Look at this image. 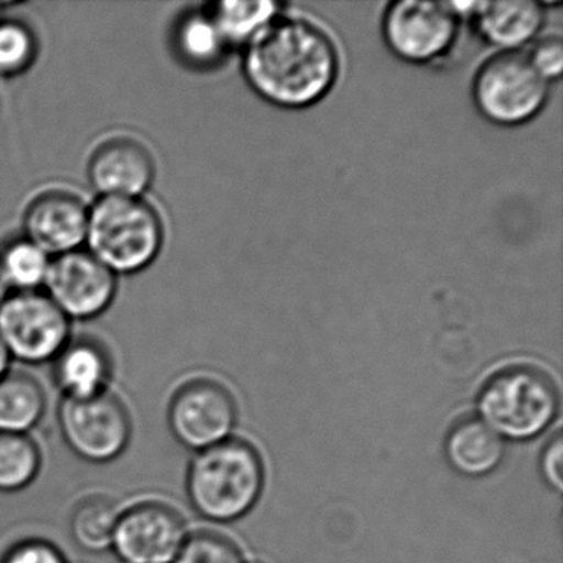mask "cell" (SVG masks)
<instances>
[{
  "label": "cell",
  "mask_w": 563,
  "mask_h": 563,
  "mask_svg": "<svg viewBox=\"0 0 563 563\" xmlns=\"http://www.w3.org/2000/svg\"><path fill=\"white\" fill-rule=\"evenodd\" d=\"M243 70L260 97L299 110L318 103L334 87L339 55L318 25L278 18L249 42Z\"/></svg>",
  "instance_id": "obj_1"
},
{
  "label": "cell",
  "mask_w": 563,
  "mask_h": 563,
  "mask_svg": "<svg viewBox=\"0 0 563 563\" xmlns=\"http://www.w3.org/2000/svg\"><path fill=\"white\" fill-rule=\"evenodd\" d=\"M265 476L258 450L249 441L230 438L194 453L186 473L187 500L209 522H235L262 499Z\"/></svg>",
  "instance_id": "obj_2"
},
{
  "label": "cell",
  "mask_w": 563,
  "mask_h": 563,
  "mask_svg": "<svg viewBox=\"0 0 563 563\" xmlns=\"http://www.w3.org/2000/svg\"><path fill=\"white\" fill-rule=\"evenodd\" d=\"M164 236L163 219L144 197H98L90 206L85 249L120 278L154 265Z\"/></svg>",
  "instance_id": "obj_3"
},
{
  "label": "cell",
  "mask_w": 563,
  "mask_h": 563,
  "mask_svg": "<svg viewBox=\"0 0 563 563\" xmlns=\"http://www.w3.org/2000/svg\"><path fill=\"white\" fill-rule=\"evenodd\" d=\"M476 408L497 437L522 443L545 433L559 417V388L542 368L510 365L484 382Z\"/></svg>",
  "instance_id": "obj_4"
},
{
  "label": "cell",
  "mask_w": 563,
  "mask_h": 563,
  "mask_svg": "<svg viewBox=\"0 0 563 563\" xmlns=\"http://www.w3.org/2000/svg\"><path fill=\"white\" fill-rule=\"evenodd\" d=\"M57 424L68 450L88 464L120 460L134 437L130 405L114 390L88 400H65L57 410Z\"/></svg>",
  "instance_id": "obj_5"
},
{
  "label": "cell",
  "mask_w": 563,
  "mask_h": 563,
  "mask_svg": "<svg viewBox=\"0 0 563 563\" xmlns=\"http://www.w3.org/2000/svg\"><path fill=\"white\" fill-rule=\"evenodd\" d=\"M549 87L527 55L503 52L479 68L473 95L487 120L500 126H519L540 113L549 100Z\"/></svg>",
  "instance_id": "obj_6"
},
{
  "label": "cell",
  "mask_w": 563,
  "mask_h": 563,
  "mask_svg": "<svg viewBox=\"0 0 563 563\" xmlns=\"http://www.w3.org/2000/svg\"><path fill=\"white\" fill-rule=\"evenodd\" d=\"M189 532L186 517L173 503L136 497L121 506L111 552L121 563H174Z\"/></svg>",
  "instance_id": "obj_7"
},
{
  "label": "cell",
  "mask_w": 563,
  "mask_h": 563,
  "mask_svg": "<svg viewBox=\"0 0 563 563\" xmlns=\"http://www.w3.org/2000/svg\"><path fill=\"white\" fill-rule=\"evenodd\" d=\"M166 418L174 440L199 453L232 438L239 407L222 382L196 377L177 385L167 404Z\"/></svg>",
  "instance_id": "obj_8"
},
{
  "label": "cell",
  "mask_w": 563,
  "mask_h": 563,
  "mask_svg": "<svg viewBox=\"0 0 563 563\" xmlns=\"http://www.w3.org/2000/svg\"><path fill=\"white\" fill-rule=\"evenodd\" d=\"M71 338L70 319L44 291L12 292L0 306V339L12 361L52 364Z\"/></svg>",
  "instance_id": "obj_9"
},
{
  "label": "cell",
  "mask_w": 563,
  "mask_h": 563,
  "mask_svg": "<svg viewBox=\"0 0 563 563\" xmlns=\"http://www.w3.org/2000/svg\"><path fill=\"white\" fill-rule=\"evenodd\" d=\"M120 278L87 249L52 258L42 291L70 321H93L113 306Z\"/></svg>",
  "instance_id": "obj_10"
},
{
  "label": "cell",
  "mask_w": 563,
  "mask_h": 563,
  "mask_svg": "<svg viewBox=\"0 0 563 563\" xmlns=\"http://www.w3.org/2000/svg\"><path fill=\"white\" fill-rule=\"evenodd\" d=\"M457 21L451 4L401 0L385 12V42L401 60L430 64L453 47Z\"/></svg>",
  "instance_id": "obj_11"
},
{
  "label": "cell",
  "mask_w": 563,
  "mask_h": 563,
  "mask_svg": "<svg viewBox=\"0 0 563 563\" xmlns=\"http://www.w3.org/2000/svg\"><path fill=\"white\" fill-rule=\"evenodd\" d=\"M90 203L74 190L48 189L27 203L24 233L52 258L85 249Z\"/></svg>",
  "instance_id": "obj_12"
},
{
  "label": "cell",
  "mask_w": 563,
  "mask_h": 563,
  "mask_svg": "<svg viewBox=\"0 0 563 563\" xmlns=\"http://www.w3.org/2000/svg\"><path fill=\"white\" fill-rule=\"evenodd\" d=\"M87 177L98 197L143 199L156 180V161L143 141L111 136L91 153Z\"/></svg>",
  "instance_id": "obj_13"
},
{
  "label": "cell",
  "mask_w": 563,
  "mask_h": 563,
  "mask_svg": "<svg viewBox=\"0 0 563 563\" xmlns=\"http://www.w3.org/2000/svg\"><path fill=\"white\" fill-rule=\"evenodd\" d=\"M52 380L65 400H88L113 390L114 357L93 335H77L52 362Z\"/></svg>",
  "instance_id": "obj_14"
},
{
  "label": "cell",
  "mask_w": 563,
  "mask_h": 563,
  "mask_svg": "<svg viewBox=\"0 0 563 563\" xmlns=\"http://www.w3.org/2000/svg\"><path fill=\"white\" fill-rule=\"evenodd\" d=\"M471 18L487 44L503 52H516L539 34L545 22V5L532 0L476 2Z\"/></svg>",
  "instance_id": "obj_15"
},
{
  "label": "cell",
  "mask_w": 563,
  "mask_h": 563,
  "mask_svg": "<svg viewBox=\"0 0 563 563\" xmlns=\"http://www.w3.org/2000/svg\"><path fill=\"white\" fill-rule=\"evenodd\" d=\"M448 464L464 477L489 476L506 457V441L477 417L456 421L444 440Z\"/></svg>",
  "instance_id": "obj_16"
},
{
  "label": "cell",
  "mask_w": 563,
  "mask_h": 563,
  "mask_svg": "<svg viewBox=\"0 0 563 563\" xmlns=\"http://www.w3.org/2000/svg\"><path fill=\"white\" fill-rule=\"evenodd\" d=\"M47 410V390L34 374L11 368L0 378V433L32 434Z\"/></svg>",
  "instance_id": "obj_17"
},
{
  "label": "cell",
  "mask_w": 563,
  "mask_h": 563,
  "mask_svg": "<svg viewBox=\"0 0 563 563\" xmlns=\"http://www.w3.org/2000/svg\"><path fill=\"white\" fill-rule=\"evenodd\" d=\"M121 506L107 493H88L75 500L68 532L78 549L88 553L111 552Z\"/></svg>",
  "instance_id": "obj_18"
},
{
  "label": "cell",
  "mask_w": 563,
  "mask_h": 563,
  "mask_svg": "<svg viewBox=\"0 0 563 563\" xmlns=\"http://www.w3.org/2000/svg\"><path fill=\"white\" fill-rule=\"evenodd\" d=\"M173 47L187 67L207 70L222 62L229 44L209 12H187L173 29Z\"/></svg>",
  "instance_id": "obj_19"
},
{
  "label": "cell",
  "mask_w": 563,
  "mask_h": 563,
  "mask_svg": "<svg viewBox=\"0 0 563 563\" xmlns=\"http://www.w3.org/2000/svg\"><path fill=\"white\" fill-rule=\"evenodd\" d=\"M44 453L34 434L0 433V494H19L41 476Z\"/></svg>",
  "instance_id": "obj_20"
},
{
  "label": "cell",
  "mask_w": 563,
  "mask_h": 563,
  "mask_svg": "<svg viewBox=\"0 0 563 563\" xmlns=\"http://www.w3.org/2000/svg\"><path fill=\"white\" fill-rule=\"evenodd\" d=\"M51 263L52 256L24 235L0 246V269L12 292L42 291Z\"/></svg>",
  "instance_id": "obj_21"
},
{
  "label": "cell",
  "mask_w": 563,
  "mask_h": 563,
  "mask_svg": "<svg viewBox=\"0 0 563 563\" xmlns=\"http://www.w3.org/2000/svg\"><path fill=\"white\" fill-rule=\"evenodd\" d=\"M227 44H249L263 29L278 19L276 2H217L207 9Z\"/></svg>",
  "instance_id": "obj_22"
},
{
  "label": "cell",
  "mask_w": 563,
  "mask_h": 563,
  "mask_svg": "<svg viewBox=\"0 0 563 563\" xmlns=\"http://www.w3.org/2000/svg\"><path fill=\"white\" fill-rule=\"evenodd\" d=\"M34 29L19 19L0 21V77H21L34 67L38 57Z\"/></svg>",
  "instance_id": "obj_23"
},
{
  "label": "cell",
  "mask_w": 563,
  "mask_h": 563,
  "mask_svg": "<svg viewBox=\"0 0 563 563\" xmlns=\"http://www.w3.org/2000/svg\"><path fill=\"white\" fill-rule=\"evenodd\" d=\"M174 563H249L235 540L216 530H194Z\"/></svg>",
  "instance_id": "obj_24"
},
{
  "label": "cell",
  "mask_w": 563,
  "mask_h": 563,
  "mask_svg": "<svg viewBox=\"0 0 563 563\" xmlns=\"http://www.w3.org/2000/svg\"><path fill=\"white\" fill-rule=\"evenodd\" d=\"M0 563H70V560L52 540L27 537L9 545L0 556Z\"/></svg>",
  "instance_id": "obj_25"
},
{
  "label": "cell",
  "mask_w": 563,
  "mask_h": 563,
  "mask_svg": "<svg viewBox=\"0 0 563 563\" xmlns=\"http://www.w3.org/2000/svg\"><path fill=\"white\" fill-rule=\"evenodd\" d=\"M529 57L530 64L549 84L559 80L563 71V45L559 37L537 42Z\"/></svg>",
  "instance_id": "obj_26"
},
{
  "label": "cell",
  "mask_w": 563,
  "mask_h": 563,
  "mask_svg": "<svg viewBox=\"0 0 563 563\" xmlns=\"http://www.w3.org/2000/svg\"><path fill=\"white\" fill-rule=\"evenodd\" d=\"M540 474L550 489L560 493L563 484V441L562 434H553L540 454Z\"/></svg>",
  "instance_id": "obj_27"
},
{
  "label": "cell",
  "mask_w": 563,
  "mask_h": 563,
  "mask_svg": "<svg viewBox=\"0 0 563 563\" xmlns=\"http://www.w3.org/2000/svg\"><path fill=\"white\" fill-rule=\"evenodd\" d=\"M11 355H9L4 342H2V339H0V378L4 377V375L11 371Z\"/></svg>",
  "instance_id": "obj_28"
},
{
  "label": "cell",
  "mask_w": 563,
  "mask_h": 563,
  "mask_svg": "<svg viewBox=\"0 0 563 563\" xmlns=\"http://www.w3.org/2000/svg\"><path fill=\"white\" fill-rule=\"evenodd\" d=\"M12 295L11 286L5 282L4 275H2V269H0V306L4 305L5 299Z\"/></svg>",
  "instance_id": "obj_29"
},
{
  "label": "cell",
  "mask_w": 563,
  "mask_h": 563,
  "mask_svg": "<svg viewBox=\"0 0 563 563\" xmlns=\"http://www.w3.org/2000/svg\"><path fill=\"white\" fill-rule=\"evenodd\" d=\"M249 563H263V562H260V560H253V562H249Z\"/></svg>",
  "instance_id": "obj_30"
}]
</instances>
